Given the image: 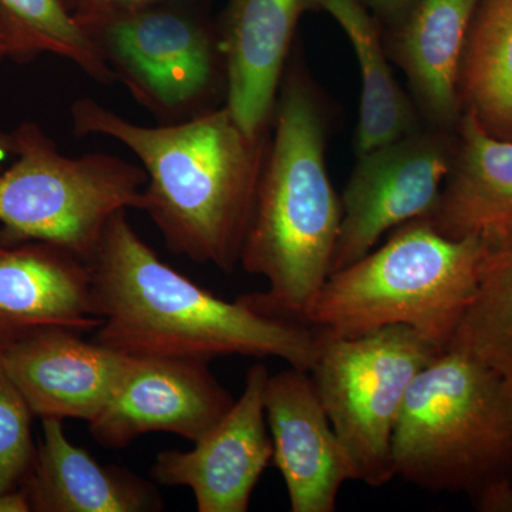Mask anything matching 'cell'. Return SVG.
I'll use <instances>...</instances> for the list:
<instances>
[{"instance_id":"18","label":"cell","mask_w":512,"mask_h":512,"mask_svg":"<svg viewBox=\"0 0 512 512\" xmlns=\"http://www.w3.org/2000/svg\"><path fill=\"white\" fill-rule=\"evenodd\" d=\"M478 0H419L394 29L393 56L424 116L450 131L463 116L460 70Z\"/></svg>"},{"instance_id":"27","label":"cell","mask_w":512,"mask_h":512,"mask_svg":"<svg viewBox=\"0 0 512 512\" xmlns=\"http://www.w3.org/2000/svg\"><path fill=\"white\" fill-rule=\"evenodd\" d=\"M0 512H30L28 498L22 490L0 494Z\"/></svg>"},{"instance_id":"26","label":"cell","mask_w":512,"mask_h":512,"mask_svg":"<svg viewBox=\"0 0 512 512\" xmlns=\"http://www.w3.org/2000/svg\"><path fill=\"white\" fill-rule=\"evenodd\" d=\"M373 10L384 23H389L393 29L402 25L419 0H362Z\"/></svg>"},{"instance_id":"10","label":"cell","mask_w":512,"mask_h":512,"mask_svg":"<svg viewBox=\"0 0 512 512\" xmlns=\"http://www.w3.org/2000/svg\"><path fill=\"white\" fill-rule=\"evenodd\" d=\"M234 403L207 360L130 356L116 392L90 421L89 431L110 450H123L150 433H171L195 443Z\"/></svg>"},{"instance_id":"2","label":"cell","mask_w":512,"mask_h":512,"mask_svg":"<svg viewBox=\"0 0 512 512\" xmlns=\"http://www.w3.org/2000/svg\"><path fill=\"white\" fill-rule=\"evenodd\" d=\"M70 114L77 137L113 138L140 160L148 178L143 211L168 249L225 274L238 268L268 134H248L227 104L156 127L133 123L93 99L74 101Z\"/></svg>"},{"instance_id":"19","label":"cell","mask_w":512,"mask_h":512,"mask_svg":"<svg viewBox=\"0 0 512 512\" xmlns=\"http://www.w3.org/2000/svg\"><path fill=\"white\" fill-rule=\"evenodd\" d=\"M362 0H309L336 19L355 49L362 74V99L357 124V156L392 143L419 128L416 110L387 62L375 18Z\"/></svg>"},{"instance_id":"20","label":"cell","mask_w":512,"mask_h":512,"mask_svg":"<svg viewBox=\"0 0 512 512\" xmlns=\"http://www.w3.org/2000/svg\"><path fill=\"white\" fill-rule=\"evenodd\" d=\"M463 110L512 140V0H478L460 70Z\"/></svg>"},{"instance_id":"14","label":"cell","mask_w":512,"mask_h":512,"mask_svg":"<svg viewBox=\"0 0 512 512\" xmlns=\"http://www.w3.org/2000/svg\"><path fill=\"white\" fill-rule=\"evenodd\" d=\"M309 0H231L220 30L225 104L251 136L268 134L296 25Z\"/></svg>"},{"instance_id":"1","label":"cell","mask_w":512,"mask_h":512,"mask_svg":"<svg viewBox=\"0 0 512 512\" xmlns=\"http://www.w3.org/2000/svg\"><path fill=\"white\" fill-rule=\"evenodd\" d=\"M101 325L94 340L131 357H275L311 372L318 330L265 311L252 293L225 301L158 258L114 215L90 261Z\"/></svg>"},{"instance_id":"29","label":"cell","mask_w":512,"mask_h":512,"mask_svg":"<svg viewBox=\"0 0 512 512\" xmlns=\"http://www.w3.org/2000/svg\"><path fill=\"white\" fill-rule=\"evenodd\" d=\"M62 2L70 12H73L74 6H76V3L79 2V0H62Z\"/></svg>"},{"instance_id":"21","label":"cell","mask_w":512,"mask_h":512,"mask_svg":"<svg viewBox=\"0 0 512 512\" xmlns=\"http://www.w3.org/2000/svg\"><path fill=\"white\" fill-rule=\"evenodd\" d=\"M481 239L476 292L447 349L490 367L512 394V229Z\"/></svg>"},{"instance_id":"6","label":"cell","mask_w":512,"mask_h":512,"mask_svg":"<svg viewBox=\"0 0 512 512\" xmlns=\"http://www.w3.org/2000/svg\"><path fill=\"white\" fill-rule=\"evenodd\" d=\"M12 133L16 156L0 174V237L50 242L90 264L111 218L143 211L146 171L110 154L63 156L32 121Z\"/></svg>"},{"instance_id":"9","label":"cell","mask_w":512,"mask_h":512,"mask_svg":"<svg viewBox=\"0 0 512 512\" xmlns=\"http://www.w3.org/2000/svg\"><path fill=\"white\" fill-rule=\"evenodd\" d=\"M454 154L448 131H412L392 143L359 154L342 202V222L332 272L369 254L387 232L430 218Z\"/></svg>"},{"instance_id":"17","label":"cell","mask_w":512,"mask_h":512,"mask_svg":"<svg viewBox=\"0 0 512 512\" xmlns=\"http://www.w3.org/2000/svg\"><path fill=\"white\" fill-rule=\"evenodd\" d=\"M451 239L490 238L512 229V140L491 136L464 111L439 207L429 218Z\"/></svg>"},{"instance_id":"3","label":"cell","mask_w":512,"mask_h":512,"mask_svg":"<svg viewBox=\"0 0 512 512\" xmlns=\"http://www.w3.org/2000/svg\"><path fill=\"white\" fill-rule=\"evenodd\" d=\"M274 117L239 266L268 282V291L252 293L265 311L308 325L332 272L342 202L326 170L318 96L295 64L282 79Z\"/></svg>"},{"instance_id":"5","label":"cell","mask_w":512,"mask_h":512,"mask_svg":"<svg viewBox=\"0 0 512 512\" xmlns=\"http://www.w3.org/2000/svg\"><path fill=\"white\" fill-rule=\"evenodd\" d=\"M483 252L481 238L444 237L429 218L407 222L329 276L308 325L343 336L409 326L447 349L476 292Z\"/></svg>"},{"instance_id":"24","label":"cell","mask_w":512,"mask_h":512,"mask_svg":"<svg viewBox=\"0 0 512 512\" xmlns=\"http://www.w3.org/2000/svg\"><path fill=\"white\" fill-rule=\"evenodd\" d=\"M174 2H180V0H79L74 6L72 15L80 28H83L90 23L123 15V13Z\"/></svg>"},{"instance_id":"4","label":"cell","mask_w":512,"mask_h":512,"mask_svg":"<svg viewBox=\"0 0 512 512\" xmlns=\"http://www.w3.org/2000/svg\"><path fill=\"white\" fill-rule=\"evenodd\" d=\"M392 453L396 476L423 490L512 512L510 390L474 357L441 350L410 386Z\"/></svg>"},{"instance_id":"28","label":"cell","mask_w":512,"mask_h":512,"mask_svg":"<svg viewBox=\"0 0 512 512\" xmlns=\"http://www.w3.org/2000/svg\"><path fill=\"white\" fill-rule=\"evenodd\" d=\"M16 156V143L12 131L0 130V174L12 158Z\"/></svg>"},{"instance_id":"22","label":"cell","mask_w":512,"mask_h":512,"mask_svg":"<svg viewBox=\"0 0 512 512\" xmlns=\"http://www.w3.org/2000/svg\"><path fill=\"white\" fill-rule=\"evenodd\" d=\"M0 8L35 40L43 53L70 60L97 83L109 86L117 82L62 0H0Z\"/></svg>"},{"instance_id":"16","label":"cell","mask_w":512,"mask_h":512,"mask_svg":"<svg viewBox=\"0 0 512 512\" xmlns=\"http://www.w3.org/2000/svg\"><path fill=\"white\" fill-rule=\"evenodd\" d=\"M20 490L35 512H153L164 507L156 485L126 468L100 464L74 446L60 419H42V439Z\"/></svg>"},{"instance_id":"12","label":"cell","mask_w":512,"mask_h":512,"mask_svg":"<svg viewBox=\"0 0 512 512\" xmlns=\"http://www.w3.org/2000/svg\"><path fill=\"white\" fill-rule=\"evenodd\" d=\"M3 363L33 416L96 419L116 392L130 356L64 326H37L0 343Z\"/></svg>"},{"instance_id":"15","label":"cell","mask_w":512,"mask_h":512,"mask_svg":"<svg viewBox=\"0 0 512 512\" xmlns=\"http://www.w3.org/2000/svg\"><path fill=\"white\" fill-rule=\"evenodd\" d=\"M100 325L89 264L50 242L0 237V343L37 326L94 333Z\"/></svg>"},{"instance_id":"13","label":"cell","mask_w":512,"mask_h":512,"mask_svg":"<svg viewBox=\"0 0 512 512\" xmlns=\"http://www.w3.org/2000/svg\"><path fill=\"white\" fill-rule=\"evenodd\" d=\"M265 412L274 464L292 512H333L340 490L359 471L333 429L311 373L289 366L268 377Z\"/></svg>"},{"instance_id":"25","label":"cell","mask_w":512,"mask_h":512,"mask_svg":"<svg viewBox=\"0 0 512 512\" xmlns=\"http://www.w3.org/2000/svg\"><path fill=\"white\" fill-rule=\"evenodd\" d=\"M40 55L43 52L35 40L0 8V62H32Z\"/></svg>"},{"instance_id":"8","label":"cell","mask_w":512,"mask_h":512,"mask_svg":"<svg viewBox=\"0 0 512 512\" xmlns=\"http://www.w3.org/2000/svg\"><path fill=\"white\" fill-rule=\"evenodd\" d=\"M104 62L160 124L181 123L227 99L220 32L180 0L134 10L82 28Z\"/></svg>"},{"instance_id":"23","label":"cell","mask_w":512,"mask_h":512,"mask_svg":"<svg viewBox=\"0 0 512 512\" xmlns=\"http://www.w3.org/2000/svg\"><path fill=\"white\" fill-rule=\"evenodd\" d=\"M33 413L0 352V494L22 488L35 460Z\"/></svg>"},{"instance_id":"11","label":"cell","mask_w":512,"mask_h":512,"mask_svg":"<svg viewBox=\"0 0 512 512\" xmlns=\"http://www.w3.org/2000/svg\"><path fill=\"white\" fill-rule=\"evenodd\" d=\"M269 372L248 370L241 397L220 423L188 451L164 450L150 468L165 487L190 488L200 512H247L259 478L274 458L265 412Z\"/></svg>"},{"instance_id":"7","label":"cell","mask_w":512,"mask_h":512,"mask_svg":"<svg viewBox=\"0 0 512 512\" xmlns=\"http://www.w3.org/2000/svg\"><path fill=\"white\" fill-rule=\"evenodd\" d=\"M318 330L311 376L330 423L359 471L382 487L396 477L394 429L414 379L441 350L409 326L356 336Z\"/></svg>"}]
</instances>
